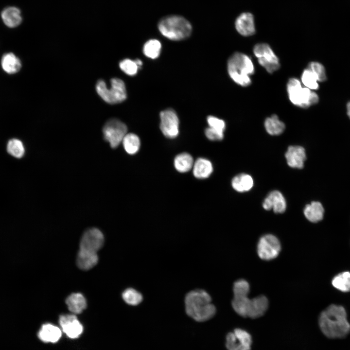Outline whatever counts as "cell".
I'll return each mask as SVG.
<instances>
[{
    "mask_svg": "<svg viewBox=\"0 0 350 350\" xmlns=\"http://www.w3.org/2000/svg\"><path fill=\"white\" fill-rule=\"evenodd\" d=\"M318 325L322 333L330 339L343 338L350 332L347 312L341 305L331 304L327 307L319 316Z\"/></svg>",
    "mask_w": 350,
    "mask_h": 350,
    "instance_id": "6da1fadb",
    "label": "cell"
},
{
    "mask_svg": "<svg viewBox=\"0 0 350 350\" xmlns=\"http://www.w3.org/2000/svg\"><path fill=\"white\" fill-rule=\"evenodd\" d=\"M187 314L198 322L207 321L212 318L216 308L211 303L210 295L203 290H195L189 292L185 298Z\"/></svg>",
    "mask_w": 350,
    "mask_h": 350,
    "instance_id": "7a4b0ae2",
    "label": "cell"
},
{
    "mask_svg": "<svg viewBox=\"0 0 350 350\" xmlns=\"http://www.w3.org/2000/svg\"><path fill=\"white\" fill-rule=\"evenodd\" d=\"M251 59L241 52H235L228 62V71L230 78L238 85L246 87L251 83L250 75L254 72Z\"/></svg>",
    "mask_w": 350,
    "mask_h": 350,
    "instance_id": "3957f363",
    "label": "cell"
},
{
    "mask_svg": "<svg viewBox=\"0 0 350 350\" xmlns=\"http://www.w3.org/2000/svg\"><path fill=\"white\" fill-rule=\"evenodd\" d=\"M158 28L166 38L173 40L184 39L191 34L192 27L185 18L179 16H171L162 19Z\"/></svg>",
    "mask_w": 350,
    "mask_h": 350,
    "instance_id": "277c9868",
    "label": "cell"
},
{
    "mask_svg": "<svg viewBox=\"0 0 350 350\" xmlns=\"http://www.w3.org/2000/svg\"><path fill=\"white\" fill-rule=\"evenodd\" d=\"M287 90L291 103L298 107L306 108L319 101L317 94L306 87L303 88L297 78H291L289 80Z\"/></svg>",
    "mask_w": 350,
    "mask_h": 350,
    "instance_id": "5b68a950",
    "label": "cell"
},
{
    "mask_svg": "<svg viewBox=\"0 0 350 350\" xmlns=\"http://www.w3.org/2000/svg\"><path fill=\"white\" fill-rule=\"evenodd\" d=\"M111 88H108L104 81L99 80L96 85L98 95L105 102L114 104L124 101L126 97V91L124 82L118 78L111 79Z\"/></svg>",
    "mask_w": 350,
    "mask_h": 350,
    "instance_id": "8992f818",
    "label": "cell"
},
{
    "mask_svg": "<svg viewBox=\"0 0 350 350\" xmlns=\"http://www.w3.org/2000/svg\"><path fill=\"white\" fill-rule=\"evenodd\" d=\"M253 52L259 63L268 72L272 73L280 68L279 59L268 44H257L253 48Z\"/></svg>",
    "mask_w": 350,
    "mask_h": 350,
    "instance_id": "52a82bcc",
    "label": "cell"
},
{
    "mask_svg": "<svg viewBox=\"0 0 350 350\" xmlns=\"http://www.w3.org/2000/svg\"><path fill=\"white\" fill-rule=\"evenodd\" d=\"M127 132L126 125L116 119L108 121L103 129L104 139L109 143L112 148H115L119 146Z\"/></svg>",
    "mask_w": 350,
    "mask_h": 350,
    "instance_id": "ba28073f",
    "label": "cell"
},
{
    "mask_svg": "<svg viewBox=\"0 0 350 350\" xmlns=\"http://www.w3.org/2000/svg\"><path fill=\"white\" fill-rule=\"evenodd\" d=\"M280 250L281 245L279 240L271 234L263 235L258 243V255L263 260L269 261L276 258Z\"/></svg>",
    "mask_w": 350,
    "mask_h": 350,
    "instance_id": "9c48e42d",
    "label": "cell"
},
{
    "mask_svg": "<svg viewBox=\"0 0 350 350\" xmlns=\"http://www.w3.org/2000/svg\"><path fill=\"white\" fill-rule=\"evenodd\" d=\"M252 342V336L247 331L236 328L227 334L226 346L228 350H251Z\"/></svg>",
    "mask_w": 350,
    "mask_h": 350,
    "instance_id": "30bf717a",
    "label": "cell"
},
{
    "mask_svg": "<svg viewBox=\"0 0 350 350\" xmlns=\"http://www.w3.org/2000/svg\"><path fill=\"white\" fill-rule=\"evenodd\" d=\"M160 129L162 134L167 138L174 139L179 133V119L172 109H167L160 113Z\"/></svg>",
    "mask_w": 350,
    "mask_h": 350,
    "instance_id": "8fae6325",
    "label": "cell"
},
{
    "mask_svg": "<svg viewBox=\"0 0 350 350\" xmlns=\"http://www.w3.org/2000/svg\"><path fill=\"white\" fill-rule=\"evenodd\" d=\"M104 236L98 228H91L83 234L80 243V249L97 252L103 246Z\"/></svg>",
    "mask_w": 350,
    "mask_h": 350,
    "instance_id": "7c38bea8",
    "label": "cell"
},
{
    "mask_svg": "<svg viewBox=\"0 0 350 350\" xmlns=\"http://www.w3.org/2000/svg\"><path fill=\"white\" fill-rule=\"evenodd\" d=\"M59 322L63 332L70 338H78L83 332V325L74 315H61Z\"/></svg>",
    "mask_w": 350,
    "mask_h": 350,
    "instance_id": "4fadbf2b",
    "label": "cell"
},
{
    "mask_svg": "<svg viewBox=\"0 0 350 350\" xmlns=\"http://www.w3.org/2000/svg\"><path fill=\"white\" fill-rule=\"evenodd\" d=\"M235 26L237 31L242 35H253L256 32L253 15L249 12L242 13L236 18Z\"/></svg>",
    "mask_w": 350,
    "mask_h": 350,
    "instance_id": "5bb4252c",
    "label": "cell"
},
{
    "mask_svg": "<svg viewBox=\"0 0 350 350\" xmlns=\"http://www.w3.org/2000/svg\"><path fill=\"white\" fill-rule=\"evenodd\" d=\"M262 207L264 209L270 210L272 209L276 213H283L286 209L285 199L282 193L278 191H272L265 198Z\"/></svg>",
    "mask_w": 350,
    "mask_h": 350,
    "instance_id": "9a60e30c",
    "label": "cell"
},
{
    "mask_svg": "<svg viewBox=\"0 0 350 350\" xmlns=\"http://www.w3.org/2000/svg\"><path fill=\"white\" fill-rule=\"evenodd\" d=\"M287 164L294 168L301 169L306 159L304 148L300 146L294 145L288 147L285 154Z\"/></svg>",
    "mask_w": 350,
    "mask_h": 350,
    "instance_id": "2e32d148",
    "label": "cell"
},
{
    "mask_svg": "<svg viewBox=\"0 0 350 350\" xmlns=\"http://www.w3.org/2000/svg\"><path fill=\"white\" fill-rule=\"evenodd\" d=\"M268 307V300L263 295L250 299L247 310L246 317L256 318L263 315Z\"/></svg>",
    "mask_w": 350,
    "mask_h": 350,
    "instance_id": "e0dca14e",
    "label": "cell"
},
{
    "mask_svg": "<svg viewBox=\"0 0 350 350\" xmlns=\"http://www.w3.org/2000/svg\"><path fill=\"white\" fill-rule=\"evenodd\" d=\"M37 335L42 342L54 343L60 339L62 332L57 326L51 323H46L42 325Z\"/></svg>",
    "mask_w": 350,
    "mask_h": 350,
    "instance_id": "ac0fdd59",
    "label": "cell"
},
{
    "mask_svg": "<svg viewBox=\"0 0 350 350\" xmlns=\"http://www.w3.org/2000/svg\"><path fill=\"white\" fill-rule=\"evenodd\" d=\"M0 16L3 23L11 28L18 26L22 21L21 11L15 6H9L4 8L1 12Z\"/></svg>",
    "mask_w": 350,
    "mask_h": 350,
    "instance_id": "d6986e66",
    "label": "cell"
},
{
    "mask_svg": "<svg viewBox=\"0 0 350 350\" xmlns=\"http://www.w3.org/2000/svg\"><path fill=\"white\" fill-rule=\"evenodd\" d=\"M97 252L80 249L77 257L78 267L84 270L93 268L98 262Z\"/></svg>",
    "mask_w": 350,
    "mask_h": 350,
    "instance_id": "ffe728a7",
    "label": "cell"
},
{
    "mask_svg": "<svg viewBox=\"0 0 350 350\" xmlns=\"http://www.w3.org/2000/svg\"><path fill=\"white\" fill-rule=\"evenodd\" d=\"M0 65L2 70L9 74L17 73L22 66L20 59L13 52L3 54L1 58Z\"/></svg>",
    "mask_w": 350,
    "mask_h": 350,
    "instance_id": "44dd1931",
    "label": "cell"
},
{
    "mask_svg": "<svg viewBox=\"0 0 350 350\" xmlns=\"http://www.w3.org/2000/svg\"><path fill=\"white\" fill-rule=\"evenodd\" d=\"M303 212L308 220L311 222L317 223L322 220L324 209L320 202L313 201L306 205Z\"/></svg>",
    "mask_w": 350,
    "mask_h": 350,
    "instance_id": "7402d4cb",
    "label": "cell"
},
{
    "mask_svg": "<svg viewBox=\"0 0 350 350\" xmlns=\"http://www.w3.org/2000/svg\"><path fill=\"white\" fill-rule=\"evenodd\" d=\"M193 175L199 179L208 177L213 171V167L210 161L206 158H199L193 165Z\"/></svg>",
    "mask_w": 350,
    "mask_h": 350,
    "instance_id": "603a6c76",
    "label": "cell"
},
{
    "mask_svg": "<svg viewBox=\"0 0 350 350\" xmlns=\"http://www.w3.org/2000/svg\"><path fill=\"white\" fill-rule=\"evenodd\" d=\"M69 310L76 314L81 313L87 307L85 297L80 293H73L66 300Z\"/></svg>",
    "mask_w": 350,
    "mask_h": 350,
    "instance_id": "cb8c5ba5",
    "label": "cell"
},
{
    "mask_svg": "<svg viewBox=\"0 0 350 350\" xmlns=\"http://www.w3.org/2000/svg\"><path fill=\"white\" fill-rule=\"evenodd\" d=\"M232 188L240 192L250 190L253 186V179L249 175L240 174L235 176L232 180Z\"/></svg>",
    "mask_w": 350,
    "mask_h": 350,
    "instance_id": "d4e9b609",
    "label": "cell"
},
{
    "mask_svg": "<svg viewBox=\"0 0 350 350\" xmlns=\"http://www.w3.org/2000/svg\"><path fill=\"white\" fill-rule=\"evenodd\" d=\"M264 127L267 132L273 136L281 134L285 128L284 123L280 121L278 116L275 114L265 119Z\"/></svg>",
    "mask_w": 350,
    "mask_h": 350,
    "instance_id": "484cf974",
    "label": "cell"
},
{
    "mask_svg": "<svg viewBox=\"0 0 350 350\" xmlns=\"http://www.w3.org/2000/svg\"><path fill=\"white\" fill-rule=\"evenodd\" d=\"M193 163L192 157L187 153H183L177 155L174 159L175 167L180 173L189 171L192 168Z\"/></svg>",
    "mask_w": 350,
    "mask_h": 350,
    "instance_id": "4316f807",
    "label": "cell"
},
{
    "mask_svg": "<svg viewBox=\"0 0 350 350\" xmlns=\"http://www.w3.org/2000/svg\"><path fill=\"white\" fill-rule=\"evenodd\" d=\"M122 143L125 151L129 155H134L137 153L140 146V138L133 133H127Z\"/></svg>",
    "mask_w": 350,
    "mask_h": 350,
    "instance_id": "83f0119b",
    "label": "cell"
},
{
    "mask_svg": "<svg viewBox=\"0 0 350 350\" xmlns=\"http://www.w3.org/2000/svg\"><path fill=\"white\" fill-rule=\"evenodd\" d=\"M332 284L335 288L341 292L350 291V272L344 271L338 274L332 279Z\"/></svg>",
    "mask_w": 350,
    "mask_h": 350,
    "instance_id": "f1b7e54d",
    "label": "cell"
},
{
    "mask_svg": "<svg viewBox=\"0 0 350 350\" xmlns=\"http://www.w3.org/2000/svg\"><path fill=\"white\" fill-rule=\"evenodd\" d=\"M161 48V43L158 40L155 39H150L144 44L143 52L146 57L151 59H155L159 56Z\"/></svg>",
    "mask_w": 350,
    "mask_h": 350,
    "instance_id": "f546056e",
    "label": "cell"
},
{
    "mask_svg": "<svg viewBox=\"0 0 350 350\" xmlns=\"http://www.w3.org/2000/svg\"><path fill=\"white\" fill-rule=\"evenodd\" d=\"M7 152L15 158H20L25 153V148L22 142L17 139L10 140L7 144Z\"/></svg>",
    "mask_w": 350,
    "mask_h": 350,
    "instance_id": "4dcf8cb0",
    "label": "cell"
},
{
    "mask_svg": "<svg viewBox=\"0 0 350 350\" xmlns=\"http://www.w3.org/2000/svg\"><path fill=\"white\" fill-rule=\"evenodd\" d=\"M122 297L126 303L133 306L139 304L143 298L140 292L131 288L126 289L122 293Z\"/></svg>",
    "mask_w": 350,
    "mask_h": 350,
    "instance_id": "1f68e13d",
    "label": "cell"
},
{
    "mask_svg": "<svg viewBox=\"0 0 350 350\" xmlns=\"http://www.w3.org/2000/svg\"><path fill=\"white\" fill-rule=\"evenodd\" d=\"M301 81L305 87L311 90L319 88L317 79L314 73L309 69L304 70L301 77Z\"/></svg>",
    "mask_w": 350,
    "mask_h": 350,
    "instance_id": "d6a6232c",
    "label": "cell"
},
{
    "mask_svg": "<svg viewBox=\"0 0 350 350\" xmlns=\"http://www.w3.org/2000/svg\"><path fill=\"white\" fill-rule=\"evenodd\" d=\"M119 67L122 71L130 76L136 75L140 69L135 60L128 58L121 61L119 63Z\"/></svg>",
    "mask_w": 350,
    "mask_h": 350,
    "instance_id": "836d02e7",
    "label": "cell"
},
{
    "mask_svg": "<svg viewBox=\"0 0 350 350\" xmlns=\"http://www.w3.org/2000/svg\"><path fill=\"white\" fill-rule=\"evenodd\" d=\"M307 68L314 73L318 81L324 82L326 80L327 76L325 68L320 63L311 62L309 63Z\"/></svg>",
    "mask_w": 350,
    "mask_h": 350,
    "instance_id": "e575fe53",
    "label": "cell"
},
{
    "mask_svg": "<svg viewBox=\"0 0 350 350\" xmlns=\"http://www.w3.org/2000/svg\"><path fill=\"white\" fill-rule=\"evenodd\" d=\"M210 127L224 132L226 128V123L222 119L215 116H209L207 119Z\"/></svg>",
    "mask_w": 350,
    "mask_h": 350,
    "instance_id": "d590c367",
    "label": "cell"
},
{
    "mask_svg": "<svg viewBox=\"0 0 350 350\" xmlns=\"http://www.w3.org/2000/svg\"><path fill=\"white\" fill-rule=\"evenodd\" d=\"M206 137L211 140H221L224 138V132L209 127L205 131Z\"/></svg>",
    "mask_w": 350,
    "mask_h": 350,
    "instance_id": "8d00e7d4",
    "label": "cell"
},
{
    "mask_svg": "<svg viewBox=\"0 0 350 350\" xmlns=\"http://www.w3.org/2000/svg\"><path fill=\"white\" fill-rule=\"evenodd\" d=\"M347 112L349 118L350 119V101L347 104Z\"/></svg>",
    "mask_w": 350,
    "mask_h": 350,
    "instance_id": "74e56055",
    "label": "cell"
},
{
    "mask_svg": "<svg viewBox=\"0 0 350 350\" xmlns=\"http://www.w3.org/2000/svg\"><path fill=\"white\" fill-rule=\"evenodd\" d=\"M135 61L139 68H140L142 65V62L139 59H136Z\"/></svg>",
    "mask_w": 350,
    "mask_h": 350,
    "instance_id": "f35d334b",
    "label": "cell"
}]
</instances>
